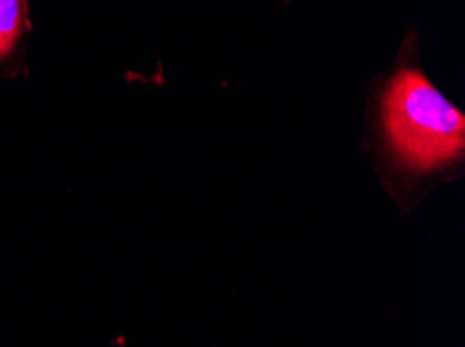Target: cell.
<instances>
[{
  "instance_id": "cell-1",
  "label": "cell",
  "mask_w": 465,
  "mask_h": 347,
  "mask_svg": "<svg viewBox=\"0 0 465 347\" xmlns=\"http://www.w3.org/2000/svg\"><path fill=\"white\" fill-rule=\"evenodd\" d=\"M384 130L397 159L420 171L461 157L465 117L420 71H401L384 96Z\"/></svg>"
},
{
  "instance_id": "cell-2",
  "label": "cell",
  "mask_w": 465,
  "mask_h": 347,
  "mask_svg": "<svg viewBox=\"0 0 465 347\" xmlns=\"http://www.w3.org/2000/svg\"><path fill=\"white\" fill-rule=\"evenodd\" d=\"M27 27V0H0V61L15 51Z\"/></svg>"
}]
</instances>
